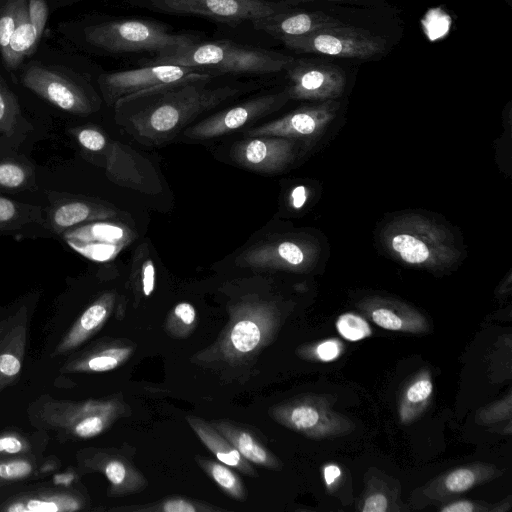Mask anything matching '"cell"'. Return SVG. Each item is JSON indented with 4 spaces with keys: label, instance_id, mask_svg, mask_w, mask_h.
I'll return each instance as SVG.
<instances>
[{
    "label": "cell",
    "instance_id": "1",
    "mask_svg": "<svg viewBox=\"0 0 512 512\" xmlns=\"http://www.w3.org/2000/svg\"><path fill=\"white\" fill-rule=\"evenodd\" d=\"M212 78L160 85L121 98L114 104L117 121L141 144L167 143L201 114L242 91L232 85L209 87Z\"/></svg>",
    "mask_w": 512,
    "mask_h": 512
},
{
    "label": "cell",
    "instance_id": "2",
    "mask_svg": "<svg viewBox=\"0 0 512 512\" xmlns=\"http://www.w3.org/2000/svg\"><path fill=\"white\" fill-rule=\"evenodd\" d=\"M380 238L392 257L417 268L445 270L461 257L452 232L421 214L408 213L394 218L383 228Z\"/></svg>",
    "mask_w": 512,
    "mask_h": 512
},
{
    "label": "cell",
    "instance_id": "3",
    "mask_svg": "<svg viewBox=\"0 0 512 512\" xmlns=\"http://www.w3.org/2000/svg\"><path fill=\"white\" fill-rule=\"evenodd\" d=\"M293 57L231 41L194 42L183 48L159 53L148 63L175 64L207 72L269 74L283 70Z\"/></svg>",
    "mask_w": 512,
    "mask_h": 512
},
{
    "label": "cell",
    "instance_id": "4",
    "mask_svg": "<svg viewBox=\"0 0 512 512\" xmlns=\"http://www.w3.org/2000/svg\"><path fill=\"white\" fill-rule=\"evenodd\" d=\"M230 321L219 339L197 355L200 361L236 363L251 357L273 337L279 321L274 302L249 294L229 306Z\"/></svg>",
    "mask_w": 512,
    "mask_h": 512
},
{
    "label": "cell",
    "instance_id": "5",
    "mask_svg": "<svg viewBox=\"0 0 512 512\" xmlns=\"http://www.w3.org/2000/svg\"><path fill=\"white\" fill-rule=\"evenodd\" d=\"M130 413L119 397L70 402L48 399L36 408L38 425L66 437L88 439L107 430L116 420Z\"/></svg>",
    "mask_w": 512,
    "mask_h": 512
},
{
    "label": "cell",
    "instance_id": "6",
    "mask_svg": "<svg viewBox=\"0 0 512 512\" xmlns=\"http://www.w3.org/2000/svg\"><path fill=\"white\" fill-rule=\"evenodd\" d=\"M85 38L91 45L109 52H170L197 40L187 34H175L162 23L148 20H115L89 26Z\"/></svg>",
    "mask_w": 512,
    "mask_h": 512
},
{
    "label": "cell",
    "instance_id": "7",
    "mask_svg": "<svg viewBox=\"0 0 512 512\" xmlns=\"http://www.w3.org/2000/svg\"><path fill=\"white\" fill-rule=\"evenodd\" d=\"M330 395H301L273 406L271 417L279 424L312 439L349 434L354 423L333 409Z\"/></svg>",
    "mask_w": 512,
    "mask_h": 512
},
{
    "label": "cell",
    "instance_id": "8",
    "mask_svg": "<svg viewBox=\"0 0 512 512\" xmlns=\"http://www.w3.org/2000/svg\"><path fill=\"white\" fill-rule=\"evenodd\" d=\"M155 12L192 15L237 25L292 10L284 0H128Z\"/></svg>",
    "mask_w": 512,
    "mask_h": 512
},
{
    "label": "cell",
    "instance_id": "9",
    "mask_svg": "<svg viewBox=\"0 0 512 512\" xmlns=\"http://www.w3.org/2000/svg\"><path fill=\"white\" fill-rule=\"evenodd\" d=\"M290 50L336 58L368 60L383 54L386 40L370 31L345 24L282 41Z\"/></svg>",
    "mask_w": 512,
    "mask_h": 512
},
{
    "label": "cell",
    "instance_id": "10",
    "mask_svg": "<svg viewBox=\"0 0 512 512\" xmlns=\"http://www.w3.org/2000/svg\"><path fill=\"white\" fill-rule=\"evenodd\" d=\"M317 243L304 236H283L253 244L235 259L238 266L303 273L317 262Z\"/></svg>",
    "mask_w": 512,
    "mask_h": 512
},
{
    "label": "cell",
    "instance_id": "11",
    "mask_svg": "<svg viewBox=\"0 0 512 512\" xmlns=\"http://www.w3.org/2000/svg\"><path fill=\"white\" fill-rule=\"evenodd\" d=\"M213 76L210 72L181 65L147 63L137 69L101 74L98 84L105 102L114 106L119 99L149 88Z\"/></svg>",
    "mask_w": 512,
    "mask_h": 512
},
{
    "label": "cell",
    "instance_id": "12",
    "mask_svg": "<svg viewBox=\"0 0 512 512\" xmlns=\"http://www.w3.org/2000/svg\"><path fill=\"white\" fill-rule=\"evenodd\" d=\"M289 100L286 89L262 94L202 119L187 127L183 135L191 140H208L231 134L278 111Z\"/></svg>",
    "mask_w": 512,
    "mask_h": 512
},
{
    "label": "cell",
    "instance_id": "13",
    "mask_svg": "<svg viewBox=\"0 0 512 512\" xmlns=\"http://www.w3.org/2000/svg\"><path fill=\"white\" fill-rule=\"evenodd\" d=\"M339 109L340 102L336 100L305 105L278 119L248 128L245 134L247 137H286L301 142L305 148H311L327 132Z\"/></svg>",
    "mask_w": 512,
    "mask_h": 512
},
{
    "label": "cell",
    "instance_id": "14",
    "mask_svg": "<svg viewBox=\"0 0 512 512\" xmlns=\"http://www.w3.org/2000/svg\"><path fill=\"white\" fill-rule=\"evenodd\" d=\"M290 100L329 101L342 96L346 73L338 65L314 59H295L285 70Z\"/></svg>",
    "mask_w": 512,
    "mask_h": 512
},
{
    "label": "cell",
    "instance_id": "15",
    "mask_svg": "<svg viewBox=\"0 0 512 512\" xmlns=\"http://www.w3.org/2000/svg\"><path fill=\"white\" fill-rule=\"evenodd\" d=\"M305 146L294 139L280 136L246 137L231 147V158L248 170L274 174L287 169L300 156Z\"/></svg>",
    "mask_w": 512,
    "mask_h": 512
},
{
    "label": "cell",
    "instance_id": "16",
    "mask_svg": "<svg viewBox=\"0 0 512 512\" xmlns=\"http://www.w3.org/2000/svg\"><path fill=\"white\" fill-rule=\"evenodd\" d=\"M21 80L26 88L68 113L85 116L96 110L86 91L58 72L31 66Z\"/></svg>",
    "mask_w": 512,
    "mask_h": 512
},
{
    "label": "cell",
    "instance_id": "17",
    "mask_svg": "<svg viewBox=\"0 0 512 512\" xmlns=\"http://www.w3.org/2000/svg\"><path fill=\"white\" fill-rule=\"evenodd\" d=\"M81 458V463L87 470L105 475L109 482L108 495L111 497L138 493L148 484L134 464L116 451L90 449Z\"/></svg>",
    "mask_w": 512,
    "mask_h": 512
},
{
    "label": "cell",
    "instance_id": "18",
    "mask_svg": "<svg viewBox=\"0 0 512 512\" xmlns=\"http://www.w3.org/2000/svg\"><path fill=\"white\" fill-rule=\"evenodd\" d=\"M357 306L372 322L385 330L413 334L429 330L426 317L402 301L372 296L362 299Z\"/></svg>",
    "mask_w": 512,
    "mask_h": 512
},
{
    "label": "cell",
    "instance_id": "19",
    "mask_svg": "<svg viewBox=\"0 0 512 512\" xmlns=\"http://www.w3.org/2000/svg\"><path fill=\"white\" fill-rule=\"evenodd\" d=\"M254 28L262 30L272 37L284 41L311 34L320 29L344 24L322 11L292 10L251 21Z\"/></svg>",
    "mask_w": 512,
    "mask_h": 512
},
{
    "label": "cell",
    "instance_id": "20",
    "mask_svg": "<svg viewBox=\"0 0 512 512\" xmlns=\"http://www.w3.org/2000/svg\"><path fill=\"white\" fill-rule=\"evenodd\" d=\"M495 466L486 463H472L457 467L430 481L423 494L438 501L464 493L475 486L501 475Z\"/></svg>",
    "mask_w": 512,
    "mask_h": 512
},
{
    "label": "cell",
    "instance_id": "21",
    "mask_svg": "<svg viewBox=\"0 0 512 512\" xmlns=\"http://www.w3.org/2000/svg\"><path fill=\"white\" fill-rule=\"evenodd\" d=\"M135 344L126 339L100 342L71 358L62 368L64 372H106L114 370L134 354Z\"/></svg>",
    "mask_w": 512,
    "mask_h": 512
},
{
    "label": "cell",
    "instance_id": "22",
    "mask_svg": "<svg viewBox=\"0 0 512 512\" xmlns=\"http://www.w3.org/2000/svg\"><path fill=\"white\" fill-rule=\"evenodd\" d=\"M116 301L114 292H105L93 301L63 336L54 355H65L96 334L110 317Z\"/></svg>",
    "mask_w": 512,
    "mask_h": 512
},
{
    "label": "cell",
    "instance_id": "23",
    "mask_svg": "<svg viewBox=\"0 0 512 512\" xmlns=\"http://www.w3.org/2000/svg\"><path fill=\"white\" fill-rule=\"evenodd\" d=\"M85 504L76 491L51 489L18 494L0 505V511L73 512L83 509Z\"/></svg>",
    "mask_w": 512,
    "mask_h": 512
},
{
    "label": "cell",
    "instance_id": "24",
    "mask_svg": "<svg viewBox=\"0 0 512 512\" xmlns=\"http://www.w3.org/2000/svg\"><path fill=\"white\" fill-rule=\"evenodd\" d=\"M116 212L108 206L85 198H65L51 207L48 215L50 229L55 234L87 222L112 218Z\"/></svg>",
    "mask_w": 512,
    "mask_h": 512
},
{
    "label": "cell",
    "instance_id": "25",
    "mask_svg": "<svg viewBox=\"0 0 512 512\" xmlns=\"http://www.w3.org/2000/svg\"><path fill=\"white\" fill-rule=\"evenodd\" d=\"M212 425L251 464L273 470H280L282 468V463L279 459L262 445L251 432L227 420H217L212 422Z\"/></svg>",
    "mask_w": 512,
    "mask_h": 512
},
{
    "label": "cell",
    "instance_id": "26",
    "mask_svg": "<svg viewBox=\"0 0 512 512\" xmlns=\"http://www.w3.org/2000/svg\"><path fill=\"white\" fill-rule=\"evenodd\" d=\"M186 419L192 430L216 456L218 461L245 475H257L251 463L244 459L236 448L212 424L199 417L188 416Z\"/></svg>",
    "mask_w": 512,
    "mask_h": 512
},
{
    "label": "cell",
    "instance_id": "27",
    "mask_svg": "<svg viewBox=\"0 0 512 512\" xmlns=\"http://www.w3.org/2000/svg\"><path fill=\"white\" fill-rule=\"evenodd\" d=\"M75 228L62 233L65 241L74 250L91 259H101L100 252L103 251L106 257L105 251H114L107 246V241L113 243L114 240L122 237L117 236L121 230L108 223H93Z\"/></svg>",
    "mask_w": 512,
    "mask_h": 512
},
{
    "label": "cell",
    "instance_id": "28",
    "mask_svg": "<svg viewBox=\"0 0 512 512\" xmlns=\"http://www.w3.org/2000/svg\"><path fill=\"white\" fill-rule=\"evenodd\" d=\"M433 395V381L429 369H422L404 386L398 403L399 421L409 425L426 410Z\"/></svg>",
    "mask_w": 512,
    "mask_h": 512
},
{
    "label": "cell",
    "instance_id": "29",
    "mask_svg": "<svg viewBox=\"0 0 512 512\" xmlns=\"http://www.w3.org/2000/svg\"><path fill=\"white\" fill-rule=\"evenodd\" d=\"M38 43L28 15V3L20 0L17 25L6 50L1 54L7 68H17Z\"/></svg>",
    "mask_w": 512,
    "mask_h": 512
},
{
    "label": "cell",
    "instance_id": "30",
    "mask_svg": "<svg viewBox=\"0 0 512 512\" xmlns=\"http://www.w3.org/2000/svg\"><path fill=\"white\" fill-rule=\"evenodd\" d=\"M0 344V390L20 372L25 347V326L14 327Z\"/></svg>",
    "mask_w": 512,
    "mask_h": 512
},
{
    "label": "cell",
    "instance_id": "31",
    "mask_svg": "<svg viewBox=\"0 0 512 512\" xmlns=\"http://www.w3.org/2000/svg\"><path fill=\"white\" fill-rule=\"evenodd\" d=\"M203 471L231 498L245 501L247 491L241 479L226 464L203 457H196Z\"/></svg>",
    "mask_w": 512,
    "mask_h": 512
},
{
    "label": "cell",
    "instance_id": "32",
    "mask_svg": "<svg viewBox=\"0 0 512 512\" xmlns=\"http://www.w3.org/2000/svg\"><path fill=\"white\" fill-rule=\"evenodd\" d=\"M114 510L135 512H213L222 511L223 509L184 497H169L151 504L114 508Z\"/></svg>",
    "mask_w": 512,
    "mask_h": 512
},
{
    "label": "cell",
    "instance_id": "33",
    "mask_svg": "<svg viewBox=\"0 0 512 512\" xmlns=\"http://www.w3.org/2000/svg\"><path fill=\"white\" fill-rule=\"evenodd\" d=\"M40 209L0 196V230L15 229L39 218Z\"/></svg>",
    "mask_w": 512,
    "mask_h": 512
},
{
    "label": "cell",
    "instance_id": "34",
    "mask_svg": "<svg viewBox=\"0 0 512 512\" xmlns=\"http://www.w3.org/2000/svg\"><path fill=\"white\" fill-rule=\"evenodd\" d=\"M37 465L28 455L0 457V486L28 479L35 473Z\"/></svg>",
    "mask_w": 512,
    "mask_h": 512
},
{
    "label": "cell",
    "instance_id": "35",
    "mask_svg": "<svg viewBox=\"0 0 512 512\" xmlns=\"http://www.w3.org/2000/svg\"><path fill=\"white\" fill-rule=\"evenodd\" d=\"M32 175L33 171L29 166L10 159H0V189H25L31 184Z\"/></svg>",
    "mask_w": 512,
    "mask_h": 512
},
{
    "label": "cell",
    "instance_id": "36",
    "mask_svg": "<svg viewBox=\"0 0 512 512\" xmlns=\"http://www.w3.org/2000/svg\"><path fill=\"white\" fill-rule=\"evenodd\" d=\"M197 313L189 302H180L174 306L167 317L166 329L177 338L188 337L196 327Z\"/></svg>",
    "mask_w": 512,
    "mask_h": 512
},
{
    "label": "cell",
    "instance_id": "37",
    "mask_svg": "<svg viewBox=\"0 0 512 512\" xmlns=\"http://www.w3.org/2000/svg\"><path fill=\"white\" fill-rule=\"evenodd\" d=\"M335 324L338 333L348 341H360L372 335L371 326L365 318L353 312L341 314Z\"/></svg>",
    "mask_w": 512,
    "mask_h": 512
},
{
    "label": "cell",
    "instance_id": "38",
    "mask_svg": "<svg viewBox=\"0 0 512 512\" xmlns=\"http://www.w3.org/2000/svg\"><path fill=\"white\" fill-rule=\"evenodd\" d=\"M343 351V343L338 339L331 338L312 345L302 346L298 350V354L304 359L330 362L336 360Z\"/></svg>",
    "mask_w": 512,
    "mask_h": 512
},
{
    "label": "cell",
    "instance_id": "39",
    "mask_svg": "<svg viewBox=\"0 0 512 512\" xmlns=\"http://www.w3.org/2000/svg\"><path fill=\"white\" fill-rule=\"evenodd\" d=\"M18 116L17 99L0 79V133L11 134L16 126Z\"/></svg>",
    "mask_w": 512,
    "mask_h": 512
},
{
    "label": "cell",
    "instance_id": "40",
    "mask_svg": "<svg viewBox=\"0 0 512 512\" xmlns=\"http://www.w3.org/2000/svg\"><path fill=\"white\" fill-rule=\"evenodd\" d=\"M20 0H9L0 14V52L6 50L17 25Z\"/></svg>",
    "mask_w": 512,
    "mask_h": 512
},
{
    "label": "cell",
    "instance_id": "41",
    "mask_svg": "<svg viewBox=\"0 0 512 512\" xmlns=\"http://www.w3.org/2000/svg\"><path fill=\"white\" fill-rule=\"evenodd\" d=\"M511 417V394L479 410L476 421L481 425L494 424Z\"/></svg>",
    "mask_w": 512,
    "mask_h": 512
},
{
    "label": "cell",
    "instance_id": "42",
    "mask_svg": "<svg viewBox=\"0 0 512 512\" xmlns=\"http://www.w3.org/2000/svg\"><path fill=\"white\" fill-rule=\"evenodd\" d=\"M73 133L80 146L88 151L99 152L107 146V137L95 127H79Z\"/></svg>",
    "mask_w": 512,
    "mask_h": 512
},
{
    "label": "cell",
    "instance_id": "43",
    "mask_svg": "<svg viewBox=\"0 0 512 512\" xmlns=\"http://www.w3.org/2000/svg\"><path fill=\"white\" fill-rule=\"evenodd\" d=\"M30 450L29 441L21 435L13 432L0 435V457L27 455Z\"/></svg>",
    "mask_w": 512,
    "mask_h": 512
},
{
    "label": "cell",
    "instance_id": "44",
    "mask_svg": "<svg viewBox=\"0 0 512 512\" xmlns=\"http://www.w3.org/2000/svg\"><path fill=\"white\" fill-rule=\"evenodd\" d=\"M28 15L39 42L48 19V6L45 0H29Z\"/></svg>",
    "mask_w": 512,
    "mask_h": 512
},
{
    "label": "cell",
    "instance_id": "45",
    "mask_svg": "<svg viewBox=\"0 0 512 512\" xmlns=\"http://www.w3.org/2000/svg\"><path fill=\"white\" fill-rule=\"evenodd\" d=\"M390 500L383 491L373 489L365 495L359 509L363 512H386L388 511Z\"/></svg>",
    "mask_w": 512,
    "mask_h": 512
},
{
    "label": "cell",
    "instance_id": "46",
    "mask_svg": "<svg viewBox=\"0 0 512 512\" xmlns=\"http://www.w3.org/2000/svg\"><path fill=\"white\" fill-rule=\"evenodd\" d=\"M139 275L142 293L149 297L155 288V266L150 258L142 263Z\"/></svg>",
    "mask_w": 512,
    "mask_h": 512
},
{
    "label": "cell",
    "instance_id": "47",
    "mask_svg": "<svg viewBox=\"0 0 512 512\" xmlns=\"http://www.w3.org/2000/svg\"><path fill=\"white\" fill-rule=\"evenodd\" d=\"M487 510H489L487 506L470 500H457L440 508L442 512H479Z\"/></svg>",
    "mask_w": 512,
    "mask_h": 512
},
{
    "label": "cell",
    "instance_id": "48",
    "mask_svg": "<svg viewBox=\"0 0 512 512\" xmlns=\"http://www.w3.org/2000/svg\"><path fill=\"white\" fill-rule=\"evenodd\" d=\"M322 472L327 490L330 492L334 491L341 478V470L339 466L332 463L326 464L323 467Z\"/></svg>",
    "mask_w": 512,
    "mask_h": 512
},
{
    "label": "cell",
    "instance_id": "49",
    "mask_svg": "<svg viewBox=\"0 0 512 512\" xmlns=\"http://www.w3.org/2000/svg\"><path fill=\"white\" fill-rule=\"evenodd\" d=\"M308 197L307 188L303 185L296 186L290 195V203L294 209H300L306 203Z\"/></svg>",
    "mask_w": 512,
    "mask_h": 512
},
{
    "label": "cell",
    "instance_id": "50",
    "mask_svg": "<svg viewBox=\"0 0 512 512\" xmlns=\"http://www.w3.org/2000/svg\"><path fill=\"white\" fill-rule=\"evenodd\" d=\"M289 1V0H284ZM304 1H330V2H343V3H357L362 0H304Z\"/></svg>",
    "mask_w": 512,
    "mask_h": 512
}]
</instances>
